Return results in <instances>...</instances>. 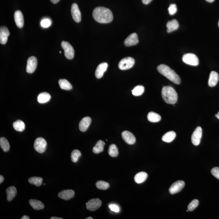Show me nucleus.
I'll return each mask as SVG.
<instances>
[{
	"label": "nucleus",
	"instance_id": "obj_47",
	"mask_svg": "<svg viewBox=\"0 0 219 219\" xmlns=\"http://www.w3.org/2000/svg\"><path fill=\"white\" fill-rule=\"evenodd\" d=\"M215 117H217V118L219 119V111L218 113H217V114L215 115Z\"/></svg>",
	"mask_w": 219,
	"mask_h": 219
},
{
	"label": "nucleus",
	"instance_id": "obj_30",
	"mask_svg": "<svg viewBox=\"0 0 219 219\" xmlns=\"http://www.w3.org/2000/svg\"><path fill=\"white\" fill-rule=\"evenodd\" d=\"M13 128L16 131L18 132H22L25 129V124L21 120H17L13 123Z\"/></svg>",
	"mask_w": 219,
	"mask_h": 219
},
{
	"label": "nucleus",
	"instance_id": "obj_36",
	"mask_svg": "<svg viewBox=\"0 0 219 219\" xmlns=\"http://www.w3.org/2000/svg\"><path fill=\"white\" fill-rule=\"evenodd\" d=\"M81 155V153L80 151L77 149L74 150L71 153V161L75 163L78 161V159L80 157Z\"/></svg>",
	"mask_w": 219,
	"mask_h": 219
},
{
	"label": "nucleus",
	"instance_id": "obj_44",
	"mask_svg": "<svg viewBox=\"0 0 219 219\" xmlns=\"http://www.w3.org/2000/svg\"><path fill=\"white\" fill-rule=\"evenodd\" d=\"M60 1V0H51V2H52V3L54 4H56L57 3H58V2H59V1Z\"/></svg>",
	"mask_w": 219,
	"mask_h": 219
},
{
	"label": "nucleus",
	"instance_id": "obj_14",
	"mask_svg": "<svg viewBox=\"0 0 219 219\" xmlns=\"http://www.w3.org/2000/svg\"><path fill=\"white\" fill-rule=\"evenodd\" d=\"M122 137L126 143L130 145L134 144L136 141V138L133 134L129 131L123 132L122 133Z\"/></svg>",
	"mask_w": 219,
	"mask_h": 219
},
{
	"label": "nucleus",
	"instance_id": "obj_10",
	"mask_svg": "<svg viewBox=\"0 0 219 219\" xmlns=\"http://www.w3.org/2000/svg\"><path fill=\"white\" fill-rule=\"evenodd\" d=\"M102 202L99 198H93L89 200L86 203V207L88 210L94 211L97 210L101 206Z\"/></svg>",
	"mask_w": 219,
	"mask_h": 219
},
{
	"label": "nucleus",
	"instance_id": "obj_15",
	"mask_svg": "<svg viewBox=\"0 0 219 219\" xmlns=\"http://www.w3.org/2000/svg\"><path fill=\"white\" fill-rule=\"evenodd\" d=\"M10 35V32L7 27L2 26L0 28V43L5 44L7 41L8 36Z\"/></svg>",
	"mask_w": 219,
	"mask_h": 219
},
{
	"label": "nucleus",
	"instance_id": "obj_5",
	"mask_svg": "<svg viewBox=\"0 0 219 219\" xmlns=\"http://www.w3.org/2000/svg\"><path fill=\"white\" fill-rule=\"evenodd\" d=\"M182 60L184 63L192 66H197L199 64L198 57L192 53L185 54L182 56Z\"/></svg>",
	"mask_w": 219,
	"mask_h": 219
},
{
	"label": "nucleus",
	"instance_id": "obj_32",
	"mask_svg": "<svg viewBox=\"0 0 219 219\" xmlns=\"http://www.w3.org/2000/svg\"><path fill=\"white\" fill-rule=\"evenodd\" d=\"M28 182L31 184L36 185L39 187L41 186L43 182V178L40 177H32L29 178Z\"/></svg>",
	"mask_w": 219,
	"mask_h": 219
},
{
	"label": "nucleus",
	"instance_id": "obj_41",
	"mask_svg": "<svg viewBox=\"0 0 219 219\" xmlns=\"http://www.w3.org/2000/svg\"><path fill=\"white\" fill-rule=\"evenodd\" d=\"M109 207L110 210L113 212H117V213L119 212V208L117 205H114V204H111L109 205Z\"/></svg>",
	"mask_w": 219,
	"mask_h": 219
},
{
	"label": "nucleus",
	"instance_id": "obj_34",
	"mask_svg": "<svg viewBox=\"0 0 219 219\" xmlns=\"http://www.w3.org/2000/svg\"><path fill=\"white\" fill-rule=\"evenodd\" d=\"M109 154L112 157H116L119 154L118 149L117 146L114 144H112L109 146Z\"/></svg>",
	"mask_w": 219,
	"mask_h": 219
},
{
	"label": "nucleus",
	"instance_id": "obj_42",
	"mask_svg": "<svg viewBox=\"0 0 219 219\" xmlns=\"http://www.w3.org/2000/svg\"><path fill=\"white\" fill-rule=\"evenodd\" d=\"M152 1V0H142L143 3L145 4V5H147V4H149Z\"/></svg>",
	"mask_w": 219,
	"mask_h": 219
},
{
	"label": "nucleus",
	"instance_id": "obj_50",
	"mask_svg": "<svg viewBox=\"0 0 219 219\" xmlns=\"http://www.w3.org/2000/svg\"><path fill=\"white\" fill-rule=\"evenodd\" d=\"M59 53H61V51H60V52H59Z\"/></svg>",
	"mask_w": 219,
	"mask_h": 219
},
{
	"label": "nucleus",
	"instance_id": "obj_11",
	"mask_svg": "<svg viewBox=\"0 0 219 219\" xmlns=\"http://www.w3.org/2000/svg\"><path fill=\"white\" fill-rule=\"evenodd\" d=\"M185 185V182L182 181H178L174 182L169 190L170 194H174L179 192L184 187Z\"/></svg>",
	"mask_w": 219,
	"mask_h": 219
},
{
	"label": "nucleus",
	"instance_id": "obj_22",
	"mask_svg": "<svg viewBox=\"0 0 219 219\" xmlns=\"http://www.w3.org/2000/svg\"><path fill=\"white\" fill-rule=\"evenodd\" d=\"M17 192V190L15 187L12 186L8 187L6 190L7 201L9 202L11 201L15 197Z\"/></svg>",
	"mask_w": 219,
	"mask_h": 219
},
{
	"label": "nucleus",
	"instance_id": "obj_21",
	"mask_svg": "<svg viewBox=\"0 0 219 219\" xmlns=\"http://www.w3.org/2000/svg\"><path fill=\"white\" fill-rule=\"evenodd\" d=\"M166 27L167 28V32L170 33L177 30L179 27V24L176 20L173 19L167 22Z\"/></svg>",
	"mask_w": 219,
	"mask_h": 219
},
{
	"label": "nucleus",
	"instance_id": "obj_25",
	"mask_svg": "<svg viewBox=\"0 0 219 219\" xmlns=\"http://www.w3.org/2000/svg\"><path fill=\"white\" fill-rule=\"evenodd\" d=\"M176 134L173 131H170L163 135L162 140L166 143H170L175 139Z\"/></svg>",
	"mask_w": 219,
	"mask_h": 219
},
{
	"label": "nucleus",
	"instance_id": "obj_16",
	"mask_svg": "<svg viewBox=\"0 0 219 219\" xmlns=\"http://www.w3.org/2000/svg\"><path fill=\"white\" fill-rule=\"evenodd\" d=\"M15 22L17 26L19 28H22L24 24V16L20 10L16 11L14 15Z\"/></svg>",
	"mask_w": 219,
	"mask_h": 219
},
{
	"label": "nucleus",
	"instance_id": "obj_1",
	"mask_svg": "<svg viewBox=\"0 0 219 219\" xmlns=\"http://www.w3.org/2000/svg\"><path fill=\"white\" fill-rule=\"evenodd\" d=\"M92 16L94 19L100 23H109L113 20L112 12L103 7H96L93 11Z\"/></svg>",
	"mask_w": 219,
	"mask_h": 219
},
{
	"label": "nucleus",
	"instance_id": "obj_19",
	"mask_svg": "<svg viewBox=\"0 0 219 219\" xmlns=\"http://www.w3.org/2000/svg\"><path fill=\"white\" fill-rule=\"evenodd\" d=\"M75 193L73 190H66L62 191L59 193L58 196L62 199L66 200H70L74 197Z\"/></svg>",
	"mask_w": 219,
	"mask_h": 219
},
{
	"label": "nucleus",
	"instance_id": "obj_4",
	"mask_svg": "<svg viewBox=\"0 0 219 219\" xmlns=\"http://www.w3.org/2000/svg\"><path fill=\"white\" fill-rule=\"evenodd\" d=\"M135 63L134 59L131 57H127L121 59L119 63L118 66L120 70H124L132 68Z\"/></svg>",
	"mask_w": 219,
	"mask_h": 219
},
{
	"label": "nucleus",
	"instance_id": "obj_20",
	"mask_svg": "<svg viewBox=\"0 0 219 219\" xmlns=\"http://www.w3.org/2000/svg\"><path fill=\"white\" fill-rule=\"evenodd\" d=\"M219 79L218 73L215 71H212L209 75L208 85L211 87H213L217 85Z\"/></svg>",
	"mask_w": 219,
	"mask_h": 219
},
{
	"label": "nucleus",
	"instance_id": "obj_45",
	"mask_svg": "<svg viewBox=\"0 0 219 219\" xmlns=\"http://www.w3.org/2000/svg\"><path fill=\"white\" fill-rule=\"evenodd\" d=\"M29 217L27 216H24L22 217L21 219H29Z\"/></svg>",
	"mask_w": 219,
	"mask_h": 219
},
{
	"label": "nucleus",
	"instance_id": "obj_7",
	"mask_svg": "<svg viewBox=\"0 0 219 219\" xmlns=\"http://www.w3.org/2000/svg\"><path fill=\"white\" fill-rule=\"evenodd\" d=\"M62 48L64 50V55L68 59H73L74 55V51L71 45L68 42L63 41L61 44Z\"/></svg>",
	"mask_w": 219,
	"mask_h": 219
},
{
	"label": "nucleus",
	"instance_id": "obj_23",
	"mask_svg": "<svg viewBox=\"0 0 219 219\" xmlns=\"http://www.w3.org/2000/svg\"><path fill=\"white\" fill-rule=\"evenodd\" d=\"M30 205L34 209L36 210H41L44 208V205L42 202L38 200L31 199L29 200Z\"/></svg>",
	"mask_w": 219,
	"mask_h": 219
},
{
	"label": "nucleus",
	"instance_id": "obj_2",
	"mask_svg": "<svg viewBox=\"0 0 219 219\" xmlns=\"http://www.w3.org/2000/svg\"><path fill=\"white\" fill-rule=\"evenodd\" d=\"M157 70L158 72L173 83L177 85L180 84L181 80L179 76L168 66L161 64L158 66Z\"/></svg>",
	"mask_w": 219,
	"mask_h": 219
},
{
	"label": "nucleus",
	"instance_id": "obj_9",
	"mask_svg": "<svg viewBox=\"0 0 219 219\" xmlns=\"http://www.w3.org/2000/svg\"><path fill=\"white\" fill-rule=\"evenodd\" d=\"M37 60L36 57H30L27 61L26 71L29 74H32L36 70L37 67Z\"/></svg>",
	"mask_w": 219,
	"mask_h": 219
},
{
	"label": "nucleus",
	"instance_id": "obj_8",
	"mask_svg": "<svg viewBox=\"0 0 219 219\" xmlns=\"http://www.w3.org/2000/svg\"><path fill=\"white\" fill-rule=\"evenodd\" d=\"M202 136V129L201 127H198L192 134L191 140L192 143L195 146L200 144Z\"/></svg>",
	"mask_w": 219,
	"mask_h": 219
},
{
	"label": "nucleus",
	"instance_id": "obj_43",
	"mask_svg": "<svg viewBox=\"0 0 219 219\" xmlns=\"http://www.w3.org/2000/svg\"><path fill=\"white\" fill-rule=\"evenodd\" d=\"M4 180V177L2 176V175H1V176H0V183L1 184L2 183V182H3Z\"/></svg>",
	"mask_w": 219,
	"mask_h": 219
},
{
	"label": "nucleus",
	"instance_id": "obj_13",
	"mask_svg": "<svg viewBox=\"0 0 219 219\" xmlns=\"http://www.w3.org/2000/svg\"><path fill=\"white\" fill-rule=\"evenodd\" d=\"M139 39L137 34L133 33L131 34L124 41V43L126 46L136 45L139 43Z\"/></svg>",
	"mask_w": 219,
	"mask_h": 219
},
{
	"label": "nucleus",
	"instance_id": "obj_28",
	"mask_svg": "<svg viewBox=\"0 0 219 219\" xmlns=\"http://www.w3.org/2000/svg\"><path fill=\"white\" fill-rule=\"evenodd\" d=\"M148 121L152 123L158 122L161 119V117L158 114L154 112H149L147 115Z\"/></svg>",
	"mask_w": 219,
	"mask_h": 219
},
{
	"label": "nucleus",
	"instance_id": "obj_17",
	"mask_svg": "<svg viewBox=\"0 0 219 219\" xmlns=\"http://www.w3.org/2000/svg\"><path fill=\"white\" fill-rule=\"evenodd\" d=\"M108 64L106 63H102L97 66L95 72V77L98 79L103 76L104 73L106 71Z\"/></svg>",
	"mask_w": 219,
	"mask_h": 219
},
{
	"label": "nucleus",
	"instance_id": "obj_35",
	"mask_svg": "<svg viewBox=\"0 0 219 219\" xmlns=\"http://www.w3.org/2000/svg\"><path fill=\"white\" fill-rule=\"evenodd\" d=\"M96 186L98 189L106 190L109 188V184L108 182L103 181H99L96 183Z\"/></svg>",
	"mask_w": 219,
	"mask_h": 219
},
{
	"label": "nucleus",
	"instance_id": "obj_12",
	"mask_svg": "<svg viewBox=\"0 0 219 219\" xmlns=\"http://www.w3.org/2000/svg\"><path fill=\"white\" fill-rule=\"evenodd\" d=\"M71 13L73 19L75 22H80L81 20V13L76 3H73L71 5Z\"/></svg>",
	"mask_w": 219,
	"mask_h": 219
},
{
	"label": "nucleus",
	"instance_id": "obj_51",
	"mask_svg": "<svg viewBox=\"0 0 219 219\" xmlns=\"http://www.w3.org/2000/svg\"><path fill=\"white\" fill-rule=\"evenodd\" d=\"M218 26H219V22H218Z\"/></svg>",
	"mask_w": 219,
	"mask_h": 219
},
{
	"label": "nucleus",
	"instance_id": "obj_27",
	"mask_svg": "<svg viewBox=\"0 0 219 219\" xmlns=\"http://www.w3.org/2000/svg\"><path fill=\"white\" fill-rule=\"evenodd\" d=\"M105 143L102 140H100L97 142L93 148V151L94 153L98 154L102 152L104 150Z\"/></svg>",
	"mask_w": 219,
	"mask_h": 219
},
{
	"label": "nucleus",
	"instance_id": "obj_3",
	"mask_svg": "<svg viewBox=\"0 0 219 219\" xmlns=\"http://www.w3.org/2000/svg\"><path fill=\"white\" fill-rule=\"evenodd\" d=\"M162 96L163 100L167 104L174 105L178 101V94L171 86H163L162 89Z\"/></svg>",
	"mask_w": 219,
	"mask_h": 219
},
{
	"label": "nucleus",
	"instance_id": "obj_37",
	"mask_svg": "<svg viewBox=\"0 0 219 219\" xmlns=\"http://www.w3.org/2000/svg\"><path fill=\"white\" fill-rule=\"evenodd\" d=\"M198 204L199 201L198 200L194 199L193 200L188 206V209L190 212H192V211L194 210L198 206Z\"/></svg>",
	"mask_w": 219,
	"mask_h": 219
},
{
	"label": "nucleus",
	"instance_id": "obj_18",
	"mask_svg": "<svg viewBox=\"0 0 219 219\" xmlns=\"http://www.w3.org/2000/svg\"><path fill=\"white\" fill-rule=\"evenodd\" d=\"M91 122V119L90 117H86L83 118L79 124V128L81 132H85L88 128Z\"/></svg>",
	"mask_w": 219,
	"mask_h": 219
},
{
	"label": "nucleus",
	"instance_id": "obj_39",
	"mask_svg": "<svg viewBox=\"0 0 219 219\" xmlns=\"http://www.w3.org/2000/svg\"><path fill=\"white\" fill-rule=\"evenodd\" d=\"M169 13L170 15L175 14L178 11L177 5L174 4H171L168 8Z\"/></svg>",
	"mask_w": 219,
	"mask_h": 219
},
{
	"label": "nucleus",
	"instance_id": "obj_29",
	"mask_svg": "<svg viewBox=\"0 0 219 219\" xmlns=\"http://www.w3.org/2000/svg\"><path fill=\"white\" fill-rule=\"evenodd\" d=\"M59 84L61 88L62 89H64V90H70L72 88V85L67 80H59Z\"/></svg>",
	"mask_w": 219,
	"mask_h": 219
},
{
	"label": "nucleus",
	"instance_id": "obj_24",
	"mask_svg": "<svg viewBox=\"0 0 219 219\" xmlns=\"http://www.w3.org/2000/svg\"><path fill=\"white\" fill-rule=\"evenodd\" d=\"M148 177V174L144 172H139L135 175L134 181L137 183H141L145 182Z\"/></svg>",
	"mask_w": 219,
	"mask_h": 219
},
{
	"label": "nucleus",
	"instance_id": "obj_6",
	"mask_svg": "<svg viewBox=\"0 0 219 219\" xmlns=\"http://www.w3.org/2000/svg\"><path fill=\"white\" fill-rule=\"evenodd\" d=\"M47 142L42 138H38L35 140L34 144V148L36 151L39 153H44L46 148Z\"/></svg>",
	"mask_w": 219,
	"mask_h": 219
},
{
	"label": "nucleus",
	"instance_id": "obj_48",
	"mask_svg": "<svg viewBox=\"0 0 219 219\" xmlns=\"http://www.w3.org/2000/svg\"><path fill=\"white\" fill-rule=\"evenodd\" d=\"M215 0H206V1H207V2H213V1H214Z\"/></svg>",
	"mask_w": 219,
	"mask_h": 219
},
{
	"label": "nucleus",
	"instance_id": "obj_40",
	"mask_svg": "<svg viewBox=\"0 0 219 219\" xmlns=\"http://www.w3.org/2000/svg\"><path fill=\"white\" fill-rule=\"evenodd\" d=\"M211 173L213 176L219 180V168H213L211 170Z\"/></svg>",
	"mask_w": 219,
	"mask_h": 219
},
{
	"label": "nucleus",
	"instance_id": "obj_38",
	"mask_svg": "<svg viewBox=\"0 0 219 219\" xmlns=\"http://www.w3.org/2000/svg\"><path fill=\"white\" fill-rule=\"evenodd\" d=\"M40 24L42 27L47 28L51 25V22L49 19H44L41 22Z\"/></svg>",
	"mask_w": 219,
	"mask_h": 219
},
{
	"label": "nucleus",
	"instance_id": "obj_26",
	"mask_svg": "<svg viewBox=\"0 0 219 219\" xmlns=\"http://www.w3.org/2000/svg\"><path fill=\"white\" fill-rule=\"evenodd\" d=\"M51 98V96L48 93L43 92L40 93L37 97L38 102L41 104L48 102Z\"/></svg>",
	"mask_w": 219,
	"mask_h": 219
},
{
	"label": "nucleus",
	"instance_id": "obj_49",
	"mask_svg": "<svg viewBox=\"0 0 219 219\" xmlns=\"http://www.w3.org/2000/svg\"><path fill=\"white\" fill-rule=\"evenodd\" d=\"M93 219V217H86V219Z\"/></svg>",
	"mask_w": 219,
	"mask_h": 219
},
{
	"label": "nucleus",
	"instance_id": "obj_31",
	"mask_svg": "<svg viewBox=\"0 0 219 219\" xmlns=\"http://www.w3.org/2000/svg\"><path fill=\"white\" fill-rule=\"evenodd\" d=\"M0 145L4 152H7L10 148L9 142L6 138L1 137L0 139Z\"/></svg>",
	"mask_w": 219,
	"mask_h": 219
},
{
	"label": "nucleus",
	"instance_id": "obj_33",
	"mask_svg": "<svg viewBox=\"0 0 219 219\" xmlns=\"http://www.w3.org/2000/svg\"><path fill=\"white\" fill-rule=\"evenodd\" d=\"M144 91V86L142 85H138L135 86L132 90V94L135 96L141 95Z\"/></svg>",
	"mask_w": 219,
	"mask_h": 219
},
{
	"label": "nucleus",
	"instance_id": "obj_46",
	"mask_svg": "<svg viewBox=\"0 0 219 219\" xmlns=\"http://www.w3.org/2000/svg\"><path fill=\"white\" fill-rule=\"evenodd\" d=\"M51 219H63V218H61V217H52L51 218Z\"/></svg>",
	"mask_w": 219,
	"mask_h": 219
}]
</instances>
